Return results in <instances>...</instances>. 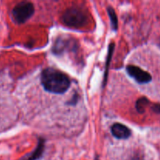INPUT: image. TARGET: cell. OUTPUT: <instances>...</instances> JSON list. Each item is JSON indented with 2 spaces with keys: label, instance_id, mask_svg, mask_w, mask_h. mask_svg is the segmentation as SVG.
I'll return each mask as SVG.
<instances>
[{
  "label": "cell",
  "instance_id": "11",
  "mask_svg": "<svg viewBox=\"0 0 160 160\" xmlns=\"http://www.w3.org/2000/svg\"><path fill=\"white\" fill-rule=\"evenodd\" d=\"M152 110L156 113L160 114V104H156L154 106H152Z\"/></svg>",
  "mask_w": 160,
  "mask_h": 160
},
{
  "label": "cell",
  "instance_id": "7",
  "mask_svg": "<svg viewBox=\"0 0 160 160\" xmlns=\"http://www.w3.org/2000/svg\"><path fill=\"white\" fill-rule=\"evenodd\" d=\"M45 150V140L43 138H40L38 142L37 148L31 152L30 154L27 155L24 157L22 158L20 160H38L42 156Z\"/></svg>",
  "mask_w": 160,
  "mask_h": 160
},
{
  "label": "cell",
  "instance_id": "8",
  "mask_svg": "<svg viewBox=\"0 0 160 160\" xmlns=\"http://www.w3.org/2000/svg\"><path fill=\"white\" fill-rule=\"evenodd\" d=\"M114 48H115V45L114 43H110L109 46V51H108L107 58H106V68H105V74H104V79H103V87H105L106 84V81H107L108 78V72H109V64L111 62V59H112V54L114 52Z\"/></svg>",
  "mask_w": 160,
  "mask_h": 160
},
{
  "label": "cell",
  "instance_id": "6",
  "mask_svg": "<svg viewBox=\"0 0 160 160\" xmlns=\"http://www.w3.org/2000/svg\"><path fill=\"white\" fill-rule=\"evenodd\" d=\"M111 132L112 134L118 139H128L131 135V131L125 126L120 123H116L111 127Z\"/></svg>",
  "mask_w": 160,
  "mask_h": 160
},
{
  "label": "cell",
  "instance_id": "2",
  "mask_svg": "<svg viewBox=\"0 0 160 160\" xmlns=\"http://www.w3.org/2000/svg\"><path fill=\"white\" fill-rule=\"evenodd\" d=\"M61 20L66 26L70 28H83L88 22V14L80 6H72L66 9Z\"/></svg>",
  "mask_w": 160,
  "mask_h": 160
},
{
  "label": "cell",
  "instance_id": "13",
  "mask_svg": "<svg viewBox=\"0 0 160 160\" xmlns=\"http://www.w3.org/2000/svg\"><path fill=\"white\" fill-rule=\"evenodd\" d=\"M131 160H142V159H141V158L139 157V156H134V157L133 158V159H131Z\"/></svg>",
  "mask_w": 160,
  "mask_h": 160
},
{
  "label": "cell",
  "instance_id": "9",
  "mask_svg": "<svg viewBox=\"0 0 160 160\" xmlns=\"http://www.w3.org/2000/svg\"><path fill=\"white\" fill-rule=\"evenodd\" d=\"M108 14H109V19H110L111 22V26L113 31H117L118 29V18H117V13H116L115 10L113 9V8L109 6L107 9Z\"/></svg>",
  "mask_w": 160,
  "mask_h": 160
},
{
  "label": "cell",
  "instance_id": "3",
  "mask_svg": "<svg viewBox=\"0 0 160 160\" xmlns=\"http://www.w3.org/2000/svg\"><path fill=\"white\" fill-rule=\"evenodd\" d=\"M34 13V6L31 2H20L12 10L13 20L17 23H23Z\"/></svg>",
  "mask_w": 160,
  "mask_h": 160
},
{
  "label": "cell",
  "instance_id": "10",
  "mask_svg": "<svg viewBox=\"0 0 160 160\" xmlns=\"http://www.w3.org/2000/svg\"><path fill=\"white\" fill-rule=\"evenodd\" d=\"M148 103H149V101L145 97H142V98H139L137 102H136V109H137L138 112H140V113H143Z\"/></svg>",
  "mask_w": 160,
  "mask_h": 160
},
{
  "label": "cell",
  "instance_id": "4",
  "mask_svg": "<svg viewBox=\"0 0 160 160\" xmlns=\"http://www.w3.org/2000/svg\"><path fill=\"white\" fill-rule=\"evenodd\" d=\"M78 48V43L74 38L69 37H59L56 41L52 48V52L56 55L62 54L64 52L73 51Z\"/></svg>",
  "mask_w": 160,
  "mask_h": 160
},
{
  "label": "cell",
  "instance_id": "12",
  "mask_svg": "<svg viewBox=\"0 0 160 160\" xmlns=\"http://www.w3.org/2000/svg\"><path fill=\"white\" fill-rule=\"evenodd\" d=\"M78 95H74V97H73L71 99V101L70 102H68V104H71V105H73V101H74V103H76L77 102H78Z\"/></svg>",
  "mask_w": 160,
  "mask_h": 160
},
{
  "label": "cell",
  "instance_id": "5",
  "mask_svg": "<svg viewBox=\"0 0 160 160\" xmlns=\"http://www.w3.org/2000/svg\"><path fill=\"white\" fill-rule=\"evenodd\" d=\"M126 70L128 75L134 78L138 84H147L152 81L151 74L137 66L128 65L126 67Z\"/></svg>",
  "mask_w": 160,
  "mask_h": 160
},
{
  "label": "cell",
  "instance_id": "1",
  "mask_svg": "<svg viewBox=\"0 0 160 160\" xmlns=\"http://www.w3.org/2000/svg\"><path fill=\"white\" fill-rule=\"evenodd\" d=\"M42 84L45 91L54 94H62L70 86V80L67 74L54 68H46L42 72Z\"/></svg>",
  "mask_w": 160,
  "mask_h": 160
}]
</instances>
